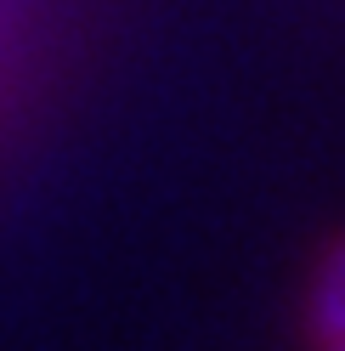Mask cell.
<instances>
[{
  "label": "cell",
  "mask_w": 345,
  "mask_h": 351,
  "mask_svg": "<svg viewBox=\"0 0 345 351\" xmlns=\"http://www.w3.org/2000/svg\"><path fill=\"white\" fill-rule=\"evenodd\" d=\"M334 351H345V335H340V340H334Z\"/></svg>",
  "instance_id": "2"
},
{
  "label": "cell",
  "mask_w": 345,
  "mask_h": 351,
  "mask_svg": "<svg viewBox=\"0 0 345 351\" xmlns=\"http://www.w3.org/2000/svg\"><path fill=\"white\" fill-rule=\"evenodd\" d=\"M317 323H322L329 340L345 335V250L329 261V272H322V283H317Z\"/></svg>",
  "instance_id": "1"
}]
</instances>
